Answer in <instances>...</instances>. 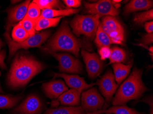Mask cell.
Wrapping results in <instances>:
<instances>
[{
    "label": "cell",
    "instance_id": "5",
    "mask_svg": "<svg viewBox=\"0 0 153 114\" xmlns=\"http://www.w3.org/2000/svg\"><path fill=\"white\" fill-rule=\"evenodd\" d=\"M11 27H6V31L4 33L7 43L9 49L10 56H13L18 50L21 49H27L32 47L39 48L41 44L43 43L51 35L50 31H43L40 33L30 37L26 40L21 43H16L13 41L10 37Z\"/></svg>",
    "mask_w": 153,
    "mask_h": 114
},
{
    "label": "cell",
    "instance_id": "21",
    "mask_svg": "<svg viewBox=\"0 0 153 114\" xmlns=\"http://www.w3.org/2000/svg\"><path fill=\"white\" fill-rule=\"evenodd\" d=\"M96 46L99 49L102 47H110V45L113 43L108 35L103 31L101 23L100 22L97 31L95 34L94 40Z\"/></svg>",
    "mask_w": 153,
    "mask_h": 114
},
{
    "label": "cell",
    "instance_id": "11",
    "mask_svg": "<svg viewBox=\"0 0 153 114\" xmlns=\"http://www.w3.org/2000/svg\"><path fill=\"white\" fill-rule=\"evenodd\" d=\"M42 103L40 99L34 95L29 96L26 99L14 109L12 113L14 114H38L42 109Z\"/></svg>",
    "mask_w": 153,
    "mask_h": 114
},
{
    "label": "cell",
    "instance_id": "24",
    "mask_svg": "<svg viewBox=\"0 0 153 114\" xmlns=\"http://www.w3.org/2000/svg\"><path fill=\"white\" fill-rule=\"evenodd\" d=\"M30 34L19 24L14 25L12 32L13 40L16 43H21L30 37Z\"/></svg>",
    "mask_w": 153,
    "mask_h": 114
},
{
    "label": "cell",
    "instance_id": "31",
    "mask_svg": "<svg viewBox=\"0 0 153 114\" xmlns=\"http://www.w3.org/2000/svg\"><path fill=\"white\" fill-rule=\"evenodd\" d=\"M111 54V49L109 47H102L99 49L100 60H104L110 57Z\"/></svg>",
    "mask_w": 153,
    "mask_h": 114
},
{
    "label": "cell",
    "instance_id": "38",
    "mask_svg": "<svg viewBox=\"0 0 153 114\" xmlns=\"http://www.w3.org/2000/svg\"><path fill=\"white\" fill-rule=\"evenodd\" d=\"M0 76H1V72H0ZM2 90H1V87L0 86V93L2 92Z\"/></svg>",
    "mask_w": 153,
    "mask_h": 114
},
{
    "label": "cell",
    "instance_id": "37",
    "mask_svg": "<svg viewBox=\"0 0 153 114\" xmlns=\"http://www.w3.org/2000/svg\"><path fill=\"white\" fill-rule=\"evenodd\" d=\"M4 45V43H3V42L1 41V40L0 39V52H1V48L3 47Z\"/></svg>",
    "mask_w": 153,
    "mask_h": 114
},
{
    "label": "cell",
    "instance_id": "30",
    "mask_svg": "<svg viewBox=\"0 0 153 114\" xmlns=\"http://www.w3.org/2000/svg\"><path fill=\"white\" fill-rule=\"evenodd\" d=\"M36 21L29 18H24L19 24L30 34V36H32L36 34Z\"/></svg>",
    "mask_w": 153,
    "mask_h": 114
},
{
    "label": "cell",
    "instance_id": "25",
    "mask_svg": "<svg viewBox=\"0 0 153 114\" xmlns=\"http://www.w3.org/2000/svg\"><path fill=\"white\" fill-rule=\"evenodd\" d=\"M33 2L36 3L39 7V9H53L59 8L62 10L65 7L59 1L56 0H34Z\"/></svg>",
    "mask_w": 153,
    "mask_h": 114
},
{
    "label": "cell",
    "instance_id": "32",
    "mask_svg": "<svg viewBox=\"0 0 153 114\" xmlns=\"http://www.w3.org/2000/svg\"><path fill=\"white\" fill-rule=\"evenodd\" d=\"M143 46H146L153 43V33H148L144 34L140 40Z\"/></svg>",
    "mask_w": 153,
    "mask_h": 114
},
{
    "label": "cell",
    "instance_id": "16",
    "mask_svg": "<svg viewBox=\"0 0 153 114\" xmlns=\"http://www.w3.org/2000/svg\"><path fill=\"white\" fill-rule=\"evenodd\" d=\"M82 91L71 89L63 93L59 97L58 100L61 104L65 105L75 106L79 104Z\"/></svg>",
    "mask_w": 153,
    "mask_h": 114
},
{
    "label": "cell",
    "instance_id": "17",
    "mask_svg": "<svg viewBox=\"0 0 153 114\" xmlns=\"http://www.w3.org/2000/svg\"><path fill=\"white\" fill-rule=\"evenodd\" d=\"M101 24L102 29L105 33L113 32L124 33L123 26L119 21L114 17L104 16L102 18Z\"/></svg>",
    "mask_w": 153,
    "mask_h": 114
},
{
    "label": "cell",
    "instance_id": "10",
    "mask_svg": "<svg viewBox=\"0 0 153 114\" xmlns=\"http://www.w3.org/2000/svg\"><path fill=\"white\" fill-rule=\"evenodd\" d=\"M99 89L107 104H109L112 99L118 85L115 82V77L110 70L103 75L99 82H97Z\"/></svg>",
    "mask_w": 153,
    "mask_h": 114
},
{
    "label": "cell",
    "instance_id": "4",
    "mask_svg": "<svg viewBox=\"0 0 153 114\" xmlns=\"http://www.w3.org/2000/svg\"><path fill=\"white\" fill-rule=\"evenodd\" d=\"M99 17L97 15H76L70 23L73 32L79 37L85 36L89 40L95 37L99 24Z\"/></svg>",
    "mask_w": 153,
    "mask_h": 114
},
{
    "label": "cell",
    "instance_id": "28",
    "mask_svg": "<svg viewBox=\"0 0 153 114\" xmlns=\"http://www.w3.org/2000/svg\"><path fill=\"white\" fill-rule=\"evenodd\" d=\"M153 10L150 9L143 13H137L134 16V21L135 24L138 26H143L144 23L149 21H153Z\"/></svg>",
    "mask_w": 153,
    "mask_h": 114
},
{
    "label": "cell",
    "instance_id": "27",
    "mask_svg": "<svg viewBox=\"0 0 153 114\" xmlns=\"http://www.w3.org/2000/svg\"><path fill=\"white\" fill-rule=\"evenodd\" d=\"M126 54L124 50L117 47H114L111 49L109 60L110 63H121L125 60Z\"/></svg>",
    "mask_w": 153,
    "mask_h": 114
},
{
    "label": "cell",
    "instance_id": "33",
    "mask_svg": "<svg viewBox=\"0 0 153 114\" xmlns=\"http://www.w3.org/2000/svg\"><path fill=\"white\" fill-rule=\"evenodd\" d=\"M63 1L68 7H78L81 4V1L79 0H64Z\"/></svg>",
    "mask_w": 153,
    "mask_h": 114
},
{
    "label": "cell",
    "instance_id": "26",
    "mask_svg": "<svg viewBox=\"0 0 153 114\" xmlns=\"http://www.w3.org/2000/svg\"><path fill=\"white\" fill-rule=\"evenodd\" d=\"M20 96H1L0 95V109H9L13 107L19 101Z\"/></svg>",
    "mask_w": 153,
    "mask_h": 114
},
{
    "label": "cell",
    "instance_id": "1",
    "mask_svg": "<svg viewBox=\"0 0 153 114\" xmlns=\"http://www.w3.org/2000/svg\"><path fill=\"white\" fill-rule=\"evenodd\" d=\"M44 68L42 63L32 57L18 55L9 71L8 85L13 88L23 87Z\"/></svg>",
    "mask_w": 153,
    "mask_h": 114
},
{
    "label": "cell",
    "instance_id": "13",
    "mask_svg": "<svg viewBox=\"0 0 153 114\" xmlns=\"http://www.w3.org/2000/svg\"><path fill=\"white\" fill-rule=\"evenodd\" d=\"M30 1H26L22 4L14 7L8 10V18L7 27H11L15 23L21 21L27 12Z\"/></svg>",
    "mask_w": 153,
    "mask_h": 114
},
{
    "label": "cell",
    "instance_id": "20",
    "mask_svg": "<svg viewBox=\"0 0 153 114\" xmlns=\"http://www.w3.org/2000/svg\"><path fill=\"white\" fill-rule=\"evenodd\" d=\"M105 113L106 114H140L134 109L130 108L123 105H117L113 106L107 110H100L93 112L87 113L85 114H100Z\"/></svg>",
    "mask_w": 153,
    "mask_h": 114
},
{
    "label": "cell",
    "instance_id": "22",
    "mask_svg": "<svg viewBox=\"0 0 153 114\" xmlns=\"http://www.w3.org/2000/svg\"><path fill=\"white\" fill-rule=\"evenodd\" d=\"M45 114H85V113L82 106H71L48 109Z\"/></svg>",
    "mask_w": 153,
    "mask_h": 114
},
{
    "label": "cell",
    "instance_id": "18",
    "mask_svg": "<svg viewBox=\"0 0 153 114\" xmlns=\"http://www.w3.org/2000/svg\"><path fill=\"white\" fill-rule=\"evenodd\" d=\"M80 9H69L56 10V9H44L41 12L39 17L45 18H53L55 17H62L70 16L79 12Z\"/></svg>",
    "mask_w": 153,
    "mask_h": 114
},
{
    "label": "cell",
    "instance_id": "8",
    "mask_svg": "<svg viewBox=\"0 0 153 114\" xmlns=\"http://www.w3.org/2000/svg\"><path fill=\"white\" fill-rule=\"evenodd\" d=\"M59 63L60 72L69 73L79 74L82 71V66L79 60L68 54H53Z\"/></svg>",
    "mask_w": 153,
    "mask_h": 114
},
{
    "label": "cell",
    "instance_id": "7",
    "mask_svg": "<svg viewBox=\"0 0 153 114\" xmlns=\"http://www.w3.org/2000/svg\"><path fill=\"white\" fill-rule=\"evenodd\" d=\"M81 103L83 109L90 113L102 109L105 100L97 90L92 88L82 93Z\"/></svg>",
    "mask_w": 153,
    "mask_h": 114
},
{
    "label": "cell",
    "instance_id": "9",
    "mask_svg": "<svg viewBox=\"0 0 153 114\" xmlns=\"http://www.w3.org/2000/svg\"><path fill=\"white\" fill-rule=\"evenodd\" d=\"M81 55L85 63L87 71L89 78H96L98 76L103 68V63L98 56L95 53H89L82 50Z\"/></svg>",
    "mask_w": 153,
    "mask_h": 114
},
{
    "label": "cell",
    "instance_id": "19",
    "mask_svg": "<svg viewBox=\"0 0 153 114\" xmlns=\"http://www.w3.org/2000/svg\"><path fill=\"white\" fill-rule=\"evenodd\" d=\"M132 65V63L128 65L121 63H113L112 67L114 70V77L118 84H120L127 77Z\"/></svg>",
    "mask_w": 153,
    "mask_h": 114
},
{
    "label": "cell",
    "instance_id": "6",
    "mask_svg": "<svg viewBox=\"0 0 153 114\" xmlns=\"http://www.w3.org/2000/svg\"><path fill=\"white\" fill-rule=\"evenodd\" d=\"M85 12L91 15H97L99 18L104 16L115 17L119 14V10L113 6L111 1L100 0L95 3H83Z\"/></svg>",
    "mask_w": 153,
    "mask_h": 114
},
{
    "label": "cell",
    "instance_id": "29",
    "mask_svg": "<svg viewBox=\"0 0 153 114\" xmlns=\"http://www.w3.org/2000/svg\"><path fill=\"white\" fill-rule=\"evenodd\" d=\"M40 11L39 7L36 3L32 2L29 4L27 12L25 18L36 21L40 16Z\"/></svg>",
    "mask_w": 153,
    "mask_h": 114
},
{
    "label": "cell",
    "instance_id": "3",
    "mask_svg": "<svg viewBox=\"0 0 153 114\" xmlns=\"http://www.w3.org/2000/svg\"><path fill=\"white\" fill-rule=\"evenodd\" d=\"M142 69L135 68L128 78L121 85L112 101L114 105H123L142 96L148 89L142 80Z\"/></svg>",
    "mask_w": 153,
    "mask_h": 114
},
{
    "label": "cell",
    "instance_id": "23",
    "mask_svg": "<svg viewBox=\"0 0 153 114\" xmlns=\"http://www.w3.org/2000/svg\"><path fill=\"white\" fill-rule=\"evenodd\" d=\"M62 18L61 17L53 18H45L39 17L35 22L36 31L42 30L45 28L56 26Z\"/></svg>",
    "mask_w": 153,
    "mask_h": 114
},
{
    "label": "cell",
    "instance_id": "36",
    "mask_svg": "<svg viewBox=\"0 0 153 114\" xmlns=\"http://www.w3.org/2000/svg\"><path fill=\"white\" fill-rule=\"evenodd\" d=\"M143 101L149 104V106H150V113L149 114H153V97H149L147 98H146L145 99H143Z\"/></svg>",
    "mask_w": 153,
    "mask_h": 114
},
{
    "label": "cell",
    "instance_id": "15",
    "mask_svg": "<svg viewBox=\"0 0 153 114\" xmlns=\"http://www.w3.org/2000/svg\"><path fill=\"white\" fill-rule=\"evenodd\" d=\"M153 6V1L133 0L125 6L124 15L127 16L137 11L148 10L152 8Z\"/></svg>",
    "mask_w": 153,
    "mask_h": 114
},
{
    "label": "cell",
    "instance_id": "2",
    "mask_svg": "<svg viewBox=\"0 0 153 114\" xmlns=\"http://www.w3.org/2000/svg\"><path fill=\"white\" fill-rule=\"evenodd\" d=\"M82 46L80 41L73 35L68 23L64 21L56 33L41 49L45 53L51 54L58 51H67L79 57V49Z\"/></svg>",
    "mask_w": 153,
    "mask_h": 114
},
{
    "label": "cell",
    "instance_id": "35",
    "mask_svg": "<svg viewBox=\"0 0 153 114\" xmlns=\"http://www.w3.org/2000/svg\"><path fill=\"white\" fill-rule=\"evenodd\" d=\"M144 28L148 33H152L153 32V21L145 23L144 24Z\"/></svg>",
    "mask_w": 153,
    "mask_h": 114
},
{
    "label": "cell",
    "instance_id": "14",
    "mask_svg": "<svg viewBox=\"0 0 153 114\" xmlns=\"http://www.w3.org/2000/svg\"><path fill=\"white\" fill-rule=\"evenodd\" d=\"M43 89L47 97L51 99L57 98L68 90V87L61 80H54L45 83L43 85Z\"/></svg>",
    "mask_w": 153,
    "mask_h": 114
},
{
    "label": "cell",
    "instance_id": "12",
    "mask_svg": "<svg viewBox=\"0 0 153 114\" xmlns=\"http://www.w3.org/2000/svg\"><path fill=\"white\" fill-rule=\"evenodd\" d=\"M55 77L63 78L65 80L67 85L71 89H76L82 91L91 87L95 83L88 84L83 78L76 75H69L66 74L55 73Z\"/></svg>",
    "mask_w": 153,
    "mask_h": 114
},
{
    "label": "cell",
    "instance_id": "34",
    "mask_svg": "<svg viewBox=\"0 0 153 114\" xmlns=\"http://www.w3.org/2000/svg\"><path fill=\"white\" fill-rule=\"evenodd\" d=\"M6 53L5 50H3L0 52V67L2 69H6V66L4 63V60H5Z\"/></svg>",
    "mask_w": 153,
    "mask_h": 114
}]
</instances>
